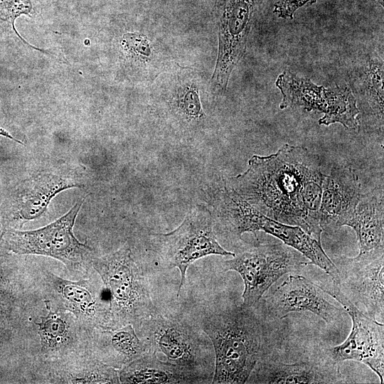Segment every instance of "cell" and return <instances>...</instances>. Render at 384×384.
Masks as SVG:
<instances>
[{
    "label": "cell",
    "mask_w": 384,
    "mask_h": 384,
    "mask_svg": "<svg viewBox=\"0 0 384 384\" xmlns=\"http://www.w3.org/2000/svg\"><path fill=\"white\" fill-rule=\"evenodd\" d=\"M325 292L340 303L352 320V327L346 340L335 346L321 343L324 354L340 365L344 361H355L366 365L384 381V325L361 311L332 280L329 285H320Z\"/></svg>",
    "instance_id": "obj_11"
},
{
    "label": "cell",
    "mask_w": 384,
    "mask_h": 384,
    "mask_svg": "<svg viewBox=\"0 0 384 384\" xmlns=\"http://www.w3.org/2000/svg\"><path fill=\"white\" fill-rule=\"evenodd\" d=\"M146 351L164 353L167 361L207 375L208 346L200 334L183 319L158 311L134 326Z\"/></svg>",
    "instance_id": "obj_8"
},
{
    "label": "cell",
    "mask_w": 384,
    "mask_h": 384,
    "mask_svg": "<svg viewBox=\"0 0 384 384\" xmlns=\"http://www.w3.org/2000/svg\"><path fill=\"white\" fill-rule=\"evenodd\" d=\"M321 287L300 274H290L261 304L260 311L269 320H282L292 312L309 311L328 325L342 324L344 309L330 302Z\"/></svg>",
    "instance_id": "obj_13"
},
{
    "label": "cell",
    "mask_w": 384,
    "mask_h": 384,
    "mask_svg": "<svg viewBox=\"0 0 384 384\" xmlns=\"http://www.w3.org/2000/svg\"><path fill=\"white\" fill-rule=\"evenodd\" d=\"M38 285L46 306L71 313L88 330L108 328L109 301L100 277L72 281L44 271Z\"/></svg>",
    "instance_id": "obj_10"
},
{
    "label": "cell",
    "mask_w": 384,
    "mask_h": 384,
    "mask_svg": "<svg viewBox=\"0 0 384 384\" xmlns=\"http://www.w3.org/2000/svg\"><path fill=\"white\" fill-rule=\"evenodd\" d=\"M275 84L282 95L280 109L299 107L307 112H321L324 114L319 120L321 125L340 123L346 128L358 129L359 110L348 87L326 88L288 70L278 76Z\"/></svg>",
    "instance_id": "obj_9"
},
{
    "label": "cell",
    "mask_w": 384,
    "mask_h": 384,
    "mask_svg": "<svg viewBox=\"0 0 384 384\" xmlns=\"http://www.w3.org/2000/svg\"><path fill=\"white\" fill-rule=\"evenodd\" d=\"M152 239L164 266L179 270L178 297L184 284L186 271L196 260L210 255H235L218 242L212 213L202 205L191 208L177 228L169 233L154 234Z\"/></svg>",
    "instance_id": "obj_7"
},
{
    "label": "cell",
    "mask_w": 384,
    "mask_h": 384,
    "mask_svg": "<svg viewBox=\"0 0 384 384\" xmlns=\"http://www.w3.org/2000/svg\"><path fill=\"white\" fill-rule=\"evenodd\" d=\"M257 0H218L219 47L212 78L215 90L224 91L243 55Z\"/></svg>",
    "instance_id": "obj_14"
},
{
    "label": "cell",
    "mask_w": 384,
    "mask_h": 384,
    "mask_svg": "<svg viewBox=\"0 0 384 384\" xmlns=\"http://www.w3.org/2000/svg\"><path fill=\"white\" fill-rule=\"evenodd\" d=\"M380 4L383 5V0H376Z\"/></svg>",
    "instance_id": "obj_29"
},
{
    "label": "cell",
    "mask_w": 384,
    "mask_h": 384,
    "mask_svg": "<svg viewBox=\"0 0 384 384\" xmlns=\"http://www.w3.org/2000/svg\"><path fill=\"white\" fill-rule=\"evenodd\" d=\"M247 383L266 384L346 383L338 364L324 353L321 343L312 353L293 363L282 362L278 356L260 362Z\"/></svg>",
    "instance_id": "obj_16"
},
{
    "label": "cell",
    "mask_w": 384,
    "mask_h": 384,
    "mask_svg": "<svg viewBox=\"0 0 384 384\" xmlns=\"http://www.w3.org/2000/svg\"><path fill=\"white\" fill-rule=\"evenodd\" d=\"M88 351L118 370L147 353L131 324L114 329L97 327L90 330Z\"/></svg>",
    "instance_id": "obj_20"
},
{
    "label": "cell",
    "mask_w": 384,
    "mask_h": 384,
    "mask_svg": "<svg viewBox=\"0 0 384 384\" xmlns=\"http://www.w3.org/2000/svg\"><path fill=\"white\" fill-rule=\"evenodd\" d=\"M92 267L100 277L107 295L108 328L129 324L134 326L158 311L151 298L148 280L127 243L114 252L95 256Z\"/></svg>",
    "instance_id": "obj_4"
},
{
    "label": "cell",
    "mask_w": 384,
    "mask_h": 384,
    "mask_svg": "<svg viewBox=\"0 0 384 384\" xmlns=\"http://www.w3.org/2000/svg\"><path fill=\"white\" fill-rule=\"evenodd\" d=\"M0 135H1V136H3V137H6V138H9V139H11V140H13V141H15V142H18V143H19V144H23V143H22L21 141H19V140L15 139V138H14L13 136H11L6 130H5L4 129H3V128H1V127H0Z\"/></svg>",
    "instance_id": "obj_28"
},
{
    "label": "cell",
    "mask_w": 384,
    "mask_h": 384,
    "mask_svg": "<svg viewBox=\"0 0 384 384\" xmlns=\"http://www.w3.org/2000/svg\"><path fill=\"white\" fill-rule=\"evenodd\" d=\"M120 383H201L208 380L207 374L169 361L159 360L147 352L119 370Z\"/></svg>",
    "instance_id": "obj_21"
},
{
    "label": "cell",
    "mask_w": 384,
    "mask_h": 384,
    "mask_svg": "<svg viewBox=\"0 0 384 384\" xmlns=\"http://www.w3.org/2000/svg\"><path fill=\"white\" fill-rule=\"evenodd\" d=\"M232 259L225 260L222 271H235L244 282L242 306H255L279 278L309 265L299 251L283 242L241 245Z\"/></svg>",
    "instance_id": "obj_6"
},
{
    "label": "cell",
    "mask_w": 384,
    "mask_h": 384,
    "mask_svg": "<svg viewBox=\"0 0 384 384\" xmlns=\"http://www.w3.org/2000/svg\"><path fill=\"white\" fill-rule=\"evenodd\" d=\"M80 183L50 173H41L21 182L0 206V223L5 228H21L41 217L60 192Z\"/></svg>",
    "instance_id": "obj_15"
},
{
    "label": "cell",
    "mask_w": 384,
    "mask_h": 384,
    "mask_svg": "<svg viewBox=\"0 0 384 384\" xmlns=\"http://www.w3.org/2000/svg\"><path fill=\"white\" fill-rule=\"evenodd\" d=\"M122 45L127 52L140 58H148L151 54L147 38L137 33L125 34Z\"/></svg>",
    "instance_id": "obj_26"
},
{
    "label": "cell",
    "mask_w": 384,
    "mask_h": 384,
    "mask_svg": "<svg viewBox=\"0 0 384 384\" xmlns=\"http://www.w3.org/2000/svg\"><path fill=\"white\" fill-rule=\"evenodd\" d=\"M316 0H279L274 4L273 13L283 19H292L297 10L311 5Z\"/></svg>",
    "instance_id": "obj_27"
},
{
    "label": "cell",
    "mask_w": 384,
    "mask_h": 384,
    "mask_svg": "<svg viewBox=\"0 0 384 384\" xmlns=\"http://www.w3.org/2000/svg\"><path fill=\"white\" fill-rule=\"evenodd\" d=\"M119 370L107 365L89 351L55 360L42 361L39 380L43 383H120Z\"/></svg>",
    "instance_id": "obj_19"
},
{
    "label": "cell",
    "mask_w": 384,
    "mask_h": 384,
    "mask_svg": "<svg viewBox=\"0 0 384 384\" xmlns=\"http://www.w3.org/2000/svg\"><path fill=\"white\" fill-rule=\"evenodd\" d=\"M383 201L380 188L361 193L353 214L345 223L357 235L359 253L384 250Z\"/></svg>",
    "instance_id": "obj_22"
},
{
    "label": "cell",
    "mask_w": 384,
    "mask_h": 384,
    "mask_svg": "<svg viewBox=\"0 0 384 384\" xmlns=\"http://www.w3.org/2000/svg\"><path fill=\"white\" fill-rule=\"evenodd\" d=\"M323 176L317 155L285 144L275 154L253 155L247 169L228 178L225 186L265 215L299 226L321 242Z\"/></svg>",
    "instance_id": "obj_1"
},
{
    "label": "cell",
    "mask_w": 384,
    "mask_h": 384,
    "mask_svg": "<svg viewBox=\"0 0 384 384\" xmlns=\"http://www.w3.org/2000/svg\"><path fill=\"white\" fill-rule=\"evenodd\" d=\"M31 7L30 0H0V22L11 23L14 28L15 19L22 14L30 13Z\"/></svg>",
    "instance_id": "obj_25"
},
{
    "label": "cell",
    "mask_w": 384,
    "mask_h": 384,
    "mask_svg": "<svg viewBox=\"0 0 384 384\" xmlns=\"http://www.w3.org/2000/svg\"><path fill=\"white\" fill-rule=\"evenodd\" d=\"M84 199L64 215L36 230L4 228L0 235V249L18 255L50 257L61 262L73 273L87 276L95 257L93 250L74 235L73 226Z\"/></svg>",
    "instance_id": "obj_5"
},
{
    "label": "cell",
    "mask_w": 384,
    "mask_h": 384,
    "mask_svg": "<svg viewBox=\"0 0 384 384\" xmlns=\"http://www.w3.org/2000/svg\"><path fill=\"white\" fill-rule=\"evenodd\" d=\"M335 262L341 292L364 314L383 324L384 250L341 256Z\"/></svg>",
    "instance_id": "obj_12"
},
{
    "label": "cell",
    "mask_w": 384,
    "mask_h": 384,
    "mask_svg": "<svg viewBox=\"0 0 384 384\" xmlns=\"http://www.w3.org/2000/svg\"><path fill=\"white\" fill-rule=\"evenodd\" d=\"M365 85L368 103L374 114L383 122V66L370 59L366 70Z\"/></svg>",
    "instance_id": "obj_23"
},
{
    "label": "cell",
    "mask_w": 384,
    "mask_h": 384,
    "mask_svg": "<svg viewBox=\"0 0 384 384\" xmlns=\"http://www.w3.org/2000/svg\"><path fill=\"white\" fill-rule=\"evenodd\" d=\"M253 307L233 306L203 318L215 355L212 383H246L260 362L284 349L286 324L269 320Z\"/></svg>",
    "instance_id": "obj_2"
},
{
    "label": "cell",
    "mask_w": 384,
    "mask_h": 384,
    "mask_svg": "<svg viewBox=\"0 0 384 384\" xmlns=\"http://www.w3.org/2000/svg\"><path fill=\"white\" fill-rule=\"evenodd\" d=\"M321 187L320 219L323 231L344 226L361 195L358 176L350 166H334L329 175L324 174Z\"/></svg>",
    "instance_id": "obj_17"
},
{
    "label": "cell",
    "mask_w": 384,
    "mask_h": 384,
    "mask_svg": "<svg viewBox=\"0 0 384 384\" xmlns=\"http://www.w3.org/2000/svg\"><path fill=\"white\" fill-rule=\"evenodd\" d=\"M47 315L35 323L40 338L42 361L55 360L88 351L89 331L70 312L46 306Z\"/></svg>",
    "instance_id": "obj_18"
},
{
    "label": "cell",
    "mask_w": 384,
    "mask_h": 384,
    "mask_svg": "<svg viewBox=\"0 0 384 384\" xmlns=\"http://www.w3.org/2000/svg\"><path fill=\"white\" fill-rule=\"evenodd\" d=\"M180 113L188 120H199L205 117L196 88L183 90L177 99Z\"/></svg>",
    "instance_id": "obj_24"
},
{
    "label": "cell",
    "mask_w": 384,
    "mask_h": 384,
    "mask_svg": "<svg viewBox=\"0 0 384 384\" xmlns=\"http://www.w3.org/2000/svg\"><path fill=\"white\" fill-rule=\"evenodd\" d=\"M212 208L215 223L227 240L238 241L245 233L263 231L302 253L313 265L326 273L336 283L338 271L319 242L300 227L274 220L257 210L233 190L223 189L215 196Z\"/></svg>",
    "instance_id": "obj_3"
}]
</instances>
